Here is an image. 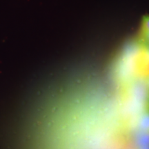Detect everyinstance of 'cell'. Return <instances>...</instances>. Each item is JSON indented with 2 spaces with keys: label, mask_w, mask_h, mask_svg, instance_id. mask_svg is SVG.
I'll list each match as a JSON object with an SVG mask.
<instances>
[{
  "label": "cell",
  "mask_w": 149,
  "mask_h": 149,
  "mask_svg": "<svg viewBox=\"0 0 149 149\" xmlns=\"http://www.w3.org/2000/svg\"><path fill=\"white\" fill-rule=\"evenodd\" d=\"M135 144L138 149L149 146V132L139 130L135 137Z\"/></svg>",
  "instance_id": "1"
},
{
  "label": "cell",
  "mask_w": 149,
  "mask_h": 149,
  "mask_svg": "<svg viewBox=\"0 0 149 149\" xmlns=\"http://www.w3.org/2000/svg\"><path fill=\"white\" fill-rule=\"evenodd\" d=\"M139 130L149 132V111H147L139 117L138 121Z\"/></svg>",
  "instance_id": "2"
},
{
  "label": "cell",
  "mask_w": 149,
  "mask_h": 149,
  "mask_svg": "<svg viewBox=\"0 0 149 149\" xmlns=\"http://www.w3.org/2000/svg\"><path fill=\"white\" fill-rule=\"evenodd\" d=\"M149 32V15H146L141 19L140 33L141 35Z\"/></svg>",
  "instance_id": "3"
},
{
  "label": "cell",
  "mask_w": 149,
  "mask_h": 149,
  "mask_svg": "<svg viewBox=\"0 0 149 149\" xmlns=\"http://www.w3.org/2000/svg\"><path fill=\"white\" fill-rule=\"evenodd\" d=\"M141 37L143 38V40L146 43L149 44V32L145 33V34L141 35Z\"/></svg>",
  "instance_id": "4"
},
{
  "label": "cell",
  "mask_w": 149,
  "mask_h": 149,
  "mask_svg": "<svg viewBox=\"0 0 149 149\" xmlns=\"http://www.w3.org/2000/svg\"><path fill=\"white\" fill-rule=\"evenodd\" d=\"M147 105H148V111H149V98L148 100V103H147Z\"/></svg>",
  "instance_id": "5"
},
{
  "label": "cell",
  "mask_w": 149,
  "mask_h": 149,
  "mask_svg": "<svg viewBox=\"0 0 149 149\" xmlns=\"http://www.w3.org/2000/svg\"><path fill=\"white\" fill-rule=\"evenodd\" d=\"M139 149H149V146H146V147H144V148H139Z\"/></svg>",
  "instance_id": "6"
},
{
  "label": "cell",
  "mask_w": 149,
  "mask_h": 149,
  "mask_svg": "<svg viewBox=\"0 0 149 149\" xmlns=\"http://www.w3.org/2000/svg\"><path fill=\"white\" fill-rule=\"evenodd\" d=\"M148 86H149V77H148Z\"/></svg>",
  "instance_id": "7"
}]
</instances>
